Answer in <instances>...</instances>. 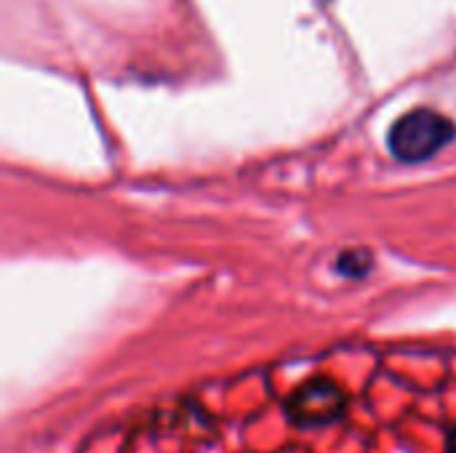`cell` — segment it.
<instances>
[{"instance_id":"1","label":"cell","mask_w":456,"mask_h":453,"mask_svg":"<svg viewBox=\"0 0 456 453\" xmlns=\"http://www.w3.org/2000/svg\"><path fill=\"white\" fill-rule=\"evenodd\" d=\"M456 125L452 117L433 107H417L401 115L387 131V150L398 163H425L433 160L444 147L454 142Z\"/></svg>"},{"instance_id":"2","label":"cell","mask_w":456,"mask_h":453,"mask_svg":"<svg viewBox=\"0 0 456 453\" xmlns=\"http://www.w3.org/2000/svg\"><path fill=\"white\" fill-rule=\"evenodd\" d=\"M350 395L329 374H315L294 387L283 400V417L294 430L313 433L331 427L347 417Z\"/></svg>"},{"instance_id":"3","label":"cell","mask_w":456,"mask_h":453,"mask_svg":"<svg viewBox=\"0 0 456 453\" xmlns=\"http://www.w3.org/2000/svg\"><path fill=\"white\" fill-rule=\"evenodd\" d=\"M374 267H377V259H374L371 248H363V246L339 251L337 262H334V270L347 280H366L374 272Z\"/></svg>"},{"instance_id":"4","label":"cell","mask_w":456,"mask_h":453,"mask_svg":"<svg viewBox=\"0 0 456 453\" xmlns=\"http://www.w3.org/2000/svg\"><path fill=\"white\" fill-rule=\"evenodd\" d=\"M444 451L456 453V425H452V427L446 430V446H444Z\"/></svg>"}]
</instances>
